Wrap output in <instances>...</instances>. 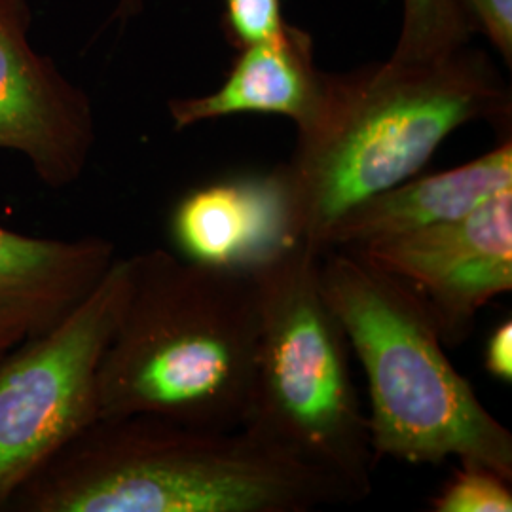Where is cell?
I'll use <instances>...</instances> for the list:
<instances>
[{
  "label": "cell",
  "mask_w": 512,
  "mask_h": 512,
  "mask_svg": "<svg viewBox=\"0 0 512 512\" xmlns=\"http://www.w3.org/2000/svg\"><path fill=\"white\" fill-rule=\"evenodd\" d=\"M511 114L509 86L469 46L325 73L317 114L279 165L291 236L325 255L349 207L416 177L456 129L480 120L509 126Z\"/></svg>",
  "instance_id": "obj_1"
},
{
  "label": "cell",
  "mask_w": 512,
  "mask_h": 512,
  "mask_svg": "<svg viewBox=\"0 0 512 512\" xmlns=\"http://www.w3.org/2000/svg\"><path fill=\"white\" fill-rule=\"evenodd\" d=\"M359 501L344 480L245 427L135 414L95 421L6 511L311 512Z\"/></svg>",
  "instance_id": "obj_2"
},
{
  "label": "cell",
  "mask_w": 512,
  "mask_h": 512,
  "mask_svg": "<svg viewBox=\"0 0 512 512\" xmlns=\"http://www.w3.org/2000/svg\"><path fill=\"white\" fill-rule=\"evenodd\" d=\"M258 336L251 270L156 247L131 287L99 370V418L135 414L234 429L247 416Z\"/></svg>",
  "instance_id": "obj_3"
},
{
  "label": "cell",
  "mask_w": 512,
  "mask_h": 512,
  "mask_svg": "<svg viewBox=\"0 0 512 512\" xmlns=\"http://www.w3.org/2000/svg\"><path fill=\"white\" fill-rule=\"evenodd\" d=\"M321 283L365 370L376 461L439 465L456 458L512 480L511 431L452 365L420 296L338 249L321 258Z\"/></svg>",
  "instance_id": "obj_4"
},
{
  "label": "cell",
  "mask_w": 512,
  "mask_h": 512,
  "mask_svg": "<svg viewBox=\"0 0 512 512\" xmlns=\"http://www.w3.org/2000/svg\"><path fill=\"white\" fill-rule=\"evenodd\" d=\"M321 258L308 245L291 243L251 270L258 336L241 427L366 499L378 461L349 370L348 334L323 291Z\"/></svg>",
  "instance_id": "obj_5"
},
{
  "label": "cell",
  "mask_w": 512,
  "mask_h": 512,
  "mask_svg": "<svg viewBox=\"0 0 512 512\" xmlns=\"http://www.w3.org/2000/svg\"><path fill=\"white\" fill-rule=\"evenodd\" d=\"M131 287V256L52 327L0 357V511L99 420V370Z\"/></svg>",
  "instance_id": "obj_6"
},
{
  "label": "cell",
  "mask_w": 512,
  "mask_h": 512,
  "mask_svg": "<svg viewBox=\"0 0 512 512\" xmlns=\"http://www.w3.org/2000/svg\"><path fill=\"white\" fill-rule=\"evenodd\" d=\"M420 296L444 344L463 342L478 311L512 291V188L461 219L357 251Z\"/></svg>",
  "instance_id": "obj_7"
},
{
  "label": "cell",
  "mask_w": 512,
  "mask_h": 512,
  "mask_svg": "<svg viewBox=\"0 0 512 512\" xmlns=\"http://www.w3.org/2000/svg\"><path fill=\"white\" fill-rule=\"evenodd\" d=\"M25 0H0V150L21 154L50 188L76 183L92 156L90 97L38 54Z\"/></svg>",
  "instance_id": "obj_8"
},
{
  "label": "cell",
  "mask_w": 512,
  "mask_h": 512,
  "mask_svg": "<svg viewBox=\"0 0 512 512\" xmlns=\"http://www.w3.org/2000/svg\"><path fill=\"white\" fill-rule=\"evenodd\" d=\"M171 236L190 260L255 270L296 243L279 167L190 190L173 209Z\"/></svg>",
  "instance_id": "obj_9"
},
{
  "label": "cell",
  "mask_w": 512,
  "mask_h": 512,
  "mask_svg": "<svg viewBox=\"0 0 512 512\" xmlns=\"http://www.w3.org/2000/svg\"><path fill=\"white\" fill-rule=\"evenodd\" d=\"M507 188H512L511 139L467 164L412 177L349 207L330 228L325 253L357 251L461 219Z\"/></svg>",
  "instance_id": "obj_10"
},
{
  "label": "cell",
  "mask_w": 512,
  "mask_h": 512,
  "mask_svg": "<svg viewBox=\"0 0 512 512\" xmlns=\"http://www.w3.org/2000/svg\"><path fill=\"white\" fill-rule=\"evenodd\" d=\"M323 82L310 35L289 25L281 37L241 48L219 90L171 99L167 109L175 129L236 114L285 116L304 129L321 105Z\"/></svg>",
  "instance_id": "obj_11"
},
{
  "label": "cell",
  "mask_w": 512,
  "mask_h": 512,
  "mask_svg": "<svg viewBox=\"0 0 512 512\" xmlns=\"http://www.w3.org/2000/svg\"><path fill=\"white\" fill-rule=\"evenodd\" d=\"M109 239L25 236L0 224V319L25 325L31 336L52 327L109 272Z\"/></svg>",
  "instance_id": "obj_12"
},
{
  "label": "cell",
  "mask_w": 512,
  "mask_h": 512,
  "mask_svg": "<svg viewBox=\"0 0 512 512\" xmlns=\"http://www.w3.org/2000/svg\"><path fill=\"white\" fill-rule=\"evenodd\" d=\"M471 27L454 0H404L403 27L393 57L427 59L469 44Z\"/></svg>",
  "instance_id": "obj_13"
},
{
  "label": "cell",
  "mask_w": 512,
  "mask_h": 512,
  "mask_svg": "<svg viewBox=\"0 0 512 512\" xmlns=\"http://www.w3.org/2000/svg\"><path fill=\"white\" fill-rule=\"evenodd\" d=\"M435 512H511V480L476 463H459L440 494L431 499Z\"/></svg>",
  "instance_id": "obj_14"
},
{
  "label": "cell",
  "mask_w": 512,
  "mask_h": 512,
  "mask_svg": "<svg viewBox=\"0 0 512 512\" xmlns=\"http://www.w3.org/2000/svg\"><path fill=\"white\" fill-rule=\"evenodd\" d=\"M224 27L228 40L241 50L281 37L289 23L281 0H224Z\"/></svg>",
  "instance_id": "obj_15"
},
{
  "label": "cell",
  "mask_w": 512,
  "mask_h": 512,
  "mask_svg": "<svg viewBox=\"0 0 512 512\" xmlns=\"http://www.w3.org/2000/svg\"><path fill=\"white\" fill-rule=\"evenodd\" d=\"M471 31H478L512 63V0H454Z\"/></svg>",
  "instance_id": "obj_16"
},
{
  "label": "cell",
  "mask_w": 512,
  "mask_h": 512,
  "mask_svg": "<svg viewBox=\"0 0 512 512\" xmlns=\"http://www.w3.org/2000/svg\"><path fill=\"white\" fill-rule=\"evenodd\" d=\"M484 366L499 382H512V321H501L486 340Z\"/></svg>",
  "instance_id": "obj_17"
},
{
  "label": "cell",
  "mask_w": 512,
  "mask_h": 512,
  "mask_svg": "<svg viewBox=\"0 0 512 512\" xmlns=\"http://www.w3.org/2000/svg\"><path fill=\"white\" fill-rule=\"evenodd\" d=\"M27 336H31V332L25 325L12 319H0V357L14 346H18Z\"/></svg>",
  "instance_id": "obj_18"
}]
</instances>
